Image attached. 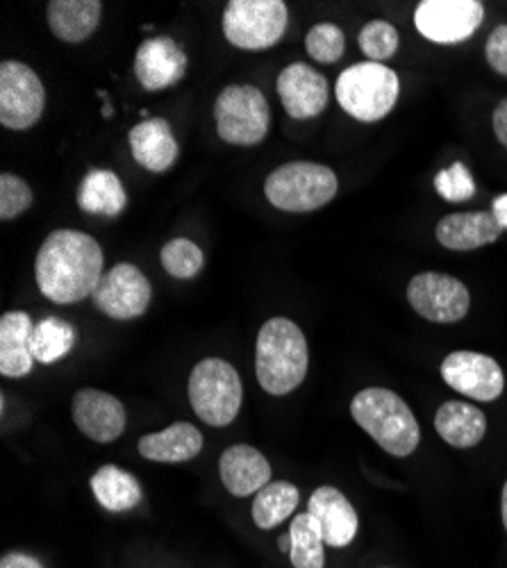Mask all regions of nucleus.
Returning <instances> with one entry per match:
<instances>
[{"instance_id": "obj_1", "label": "nucleus", "mask_w": 507, "mask_h": 568, "mask_svg": "<svg viewBox=\"0 0 507 568\" xmlns=\"http://www.w3.org/2000/svg\"><path fill=\"white\" fill-rule=\"evenodd\" d=\"M103 248L78 230H55L41 244L34 262L39 292L55 305H73L94 296L103 280Z\"/></svg>"}, {"instance_id": "obj_2", "label": "nucleus", "mask_w": 507, "mask_h": 568, "mask_svg": "<svg viewBox=\"0 0 507 568\" xmlns=\"http://www.w3.org/2000/svg\"><path fill=\"white\" fill-rule=\"evenodd\" d=\"M310 348L303 329L287 316L268 318L255 342V375L268 396H290L307 377Z\"/></svg>"}, {"instance_id": "obj_3", "label": "nucleus", "mask_w": 507, "mask_h": 568, "mask_svg": "<svg viewBox=\"0 0 507 568\" xmlns=\"http://www.w3.org/2000/svg\"><path fill=\"white\" fill-rule=\"evenodd\" d=\"M351 416L392 457H409L422 444V425L392 389L366 387L351 400Z\"/></svg>"}, {"instance_id": "obj_4", "label": "nucleus", "mask_w": 507, "mask_h": 568, "mask_svg": "<svg viewBox=\"0 0 507 568\" xmlns=\"http://www.w3.org/2000/svg\"><path fill=\"white\" fill-rule=\"evenodd\" d=\"M187 396L203 423L212 428H227L242 412L244 385L233 364L221 357H205L190 373Z\"/></svg>"}, {"instance_id": "obj_5", "label": "nucleus", "mask_w": 507, "mask_h": 568, "mask_svg": "<svg viewBox=\"0 0 507 568\" xmlns=\"http://www.w3.org/2000/svg\"><path fill=\"white\" fill-rule=\"evenodd\" d=\"M339 108L359 123L383 121L396 105L400 80L396 71L378 62L353 64L339 73L337 84Z\"/></svg>"}, {"instance_id": "obj_6", "label": "nucleus", "mask_w": 507, "mask_h": 568, "mask_svg": "<svg viewBox=\"0 0 507 568\" xmlns=\"http://www.w3.org/2000/svg\"><path fill=\"white\" fill-rule=\"evenodd\" d=\"M337 175L316 162H290L268 173L264 182L266 201L283 212L305 214L328 205L337 196Z\"/></svg>"}, {"instance_id": "obj_7", "label": "nucleus", "mask_w": 507, "mask_h": 568, "mask_svg": "<svg viewBox=\"0 0 507 568\" xmlns=\"http://www.w3.org/2000/svg\"><path fill=\"white\" fill-rule=\"evenodd\" d=\"M216 134L233 146H257L271 130V108L253 84H227L214 101Z\"/></svg>"}, {"instance_id": "obj_8", "label": "nucleus", "mask_w": 507, "mask_h": 568, "mask_svg": "<svg viewBox=\"0 0 507 568\" xmlns=\"http://www.w3.org/2000/svg\"><path fill=\"white\" fill-rule=\"evenodd\" d=\"M290 12L283 0H233L223 12V34L242 51H266L287 32Z\"/></svg>"}, {"instance_id": "obj_9", "label": "nucleus", "mask_w": 507, "mask_h": 568, "mask_svg": "<svg viewBox=\"0 0 507 568\" xmlns=\"http://www.w3.org/2000/svg\"><path fill=\"white\" fill-rule=\"evenodd\" d=\"M407 303L422 318L439 325L463 321L471 310V294L463 280L444 273H419L407 284Z\"/></svg>"}, {"instance_id": "obj_10", "label": "nucleus", "mask_w": 507, "mask_h": 568, "mask_svg": "<svg viewBox=\"0 0 507 568\" xmlns=\"http://www.w3.org/2000/svg\"><path fill=\"white\" fill-rule=\"evenodd\" d=\"M485 19L480 0H422L414 10V26L433 43L453 45L478 32Z\"/></svg>"}, {"instance_id": "obj_11", "label": "nucleus", "mask_w": 507, "mask_h": 568, "mask_svg": "<svg viewBox=\"0 0 507 568\" xmlns=\"http://www.w3.org/2000/svg\"><path fill=\"white\" fill-rule=\"evenodd\" d=\"M45 108V89L39 75L23 62L0 64V123L10 130H28L39 123Z\"/></svg>"}, {"instance_id": "obj_12", "label": "nucleus", "mask_w": 507, "mask_h": 568, "mask_svg": "<svg viewBox=\"0 0 507 568\" xmlns=\"http://www.w3.org/2000/svg\"><path fill=\"white\" fill-rule=\"evenodd\" d=\"M444 383L476 403H494L505 392V373L500 364L476 351L448 353L439 368Z\"/></svg>"}, {"instance_id": "obj_13", "label": "nucleus", "mask_w": 507, "mask_h": 568, "mask_svg": "<svg viewBox=\"0 0 507 568\" xmlns=\"http://www.w3.org/2000/svg\"><path fill=\"white\" fill-rule=\"evenodd\" d=\"M91 298L105 316L114 321H132L146 314L153 287L149 277L134 264L121 262L103 275Z\"/></svg>"}, {"instance_id": "obj_14", "label": "nucleus", "mask_w": 507, "mask_h": 568, "mask_svg": "<svg viewBox=\"0 0 507 568\" xmlns=\"http://www.w3.org/2000/svg\"><path fill=\"white\" fill-rule=\"evenodd\" d=\"M71 416L75 428L97 444H114L123 437L128 425V412L123 403L101 389H80L71 400Z\"/></svg>"}, {"instance_id": "obj_15", "label": "nucleus", "mask_w": 507, "mask_h": 568, "mask_svg": "<svg viewBox=\"0 0 507 568\" xmlns=\"http://www.w3.org/2000/svg\"><path fill=\"white\" fill-rule=\"evenodd\" d=\"M275 89H278L281 103L292 119H314L328 108V80L303 62L285 67Z\"/></svg>"}, {"instance_id": "obj_16", "label": "nucleus", "mask_w": 507, "mask_h": 568, "mask_svg": "<svg viewBox=\"0 0 507 568\" xmlns=\"http://www.w3.org/2000/svg\"><path fill=\"white\" fill-rule=\"evenodd\" d=\"M187 55L171 37H153L134 53V75L146 91H162L178 84L187 73Z\"/></svg>"}, {"instance_id": "obj_17", "label": "nucleus", "mask_w": 507, "mask_h": 568, "mask_svg": "<svg viewBox=\"0 0 507 568\" xmlns=\"http://www.w3.org/2000/svg\"><path fill=\"white\" fill-rule=\"evenodd\" d=\"M219 478L230 496L251 498L273 483V468L255 446L235 444L219 457Z\"/></svg>"}, {"instance_id": "obj_18", "label": "nucleus", "mask_w": 507, "mask_h": 568, "mask_svg": "<svg viewBox=\"0 0 507 568\" xmlns=\"http://www.w3.org/2000/svg\"><path fill=\"white\" fill-rule=\"evenodd\" d=\"M324 532L328 548H348L359 532V514L337 487H318L307 498V509Z\"/></svg>"}, {"instance_id": "obj_19", "label": "nucleus", "mask_w": 507, "mask_h": 568, "mask_svg": "<svg viewBox=\"0 0 507 568\" xmlns=\"http://www.w3.org/2000/svg\"><path fill=\"white\" fill-rule=\"evenodd\" d=\"M203 433L190 420H175L160 433L144 435L136 442V453L155 464H184L203 453Z\"/></svg>"}, {"instance_id": "obj_20", "label": "nucleus", "mask_w": 507, "mask_h": 568, "mask_svg": "<svg viewBox=\"0 0 507 568\" xmlns=\"http://www.w3.org/2000/svg\"><path fill=\"white\" fill-rule=\"evenodd\" d=\"M128 141L134 162L151 173L169 171L180 153L169 121L160 116L136 123L130 130Z\"/></svg>"}, {"instance_id": "obj_21", "label": "nucleus", "mask_w": 507, "mask_h": 568, "mask_svg": "<svg viewBox=\"0 0 507 568\" xmlns=\"http://www.w3.org/2000/svg\"><path fill=\"white\" fill-rule=\"evenodd\" d=\"M435 236L444 248L465 253L494 244L500 236V225L491 212H457L437 223Z\"/></svg>"}, {"instance_id": "obj_22", "label": "nucleus", "mask_w": 507, "mask_h": 568, "mask_svg": "<svg viewBox=\"0 0 507 568\" xmlns=\"http://www.w3.org/2000/svg\"><path fill=\"white\" fill-rule=\"evenodd\" d=\"M437 435L453 448H476L487 435V416L467 400H446L435 414Z\"/></svg>"}, {"instance_id": "obj_23", "label": "nucleus", "mask_w": 507, "mask_h": 568, "mask_svg": "<svg viewBox=\"0 0 507 568\" xmlns=\"http://www.w3.org/2000/svg\"><path fill=\"white\" fill-rule=\"evenodd\" d=\"M34 323L26 312H6L0 318V375L26 377L34 371V357L30 351Z\"/></svg>"}, {"instance_id": "obj_24", "label": "nucleus", "mask_w": 507, "mask_h": 568, "mask_svg": "<svg viewBox=\"0 0 507 568\" xmlns=\"http://www.w3.org/2000/svg\"><path fill=\"white\" fill-rule=\"evenodd\" d=\"M89 489L94 494L97 503L110 514H125L142 505L144 487L130 470L105 464L89 480Z\"/></svg>"}, {"instance_id": "obj_25", "label": "nucleus", "mask_w": 507, "mask_h": 568, "mask_svg": "<svg viewBox=\"0 0 507 568\" xmlns=\"http://www.w3.org/2000/svg\"><path fill=\"white\" fill-rule=\"evenodd\" d=\"M101 14L103 6L99 0H53L45 8L51 32L67 43H80L94 34Z\"/></svg>"}, {"instance_id": "obj_26", "label": "nucleus", "mask_w": 507, "mask_h": 568, "mask_svg": "<svg viewBox=\"0 0 507 568\" xmlns=\"http://www.w3.org/2000/svg\"><path fill=\"white\" fill-rule=\"evenodd\" d=\"M78 205L84 214H97L114 219L128 205L125 186L119 175L110 169L89 171L78 189Z\"/></svg>"}, {"instance_id": "obj_27", "label": "nucleus", "mask_w": 507, "mask_h": 568, "mask_svg": "<svg viewBox=\"0 0 507 568\" xmlns=\"http://www.w3.org/2000/svg\"><path fill=\"white\" fill-rule=\"evenodd\" d=\"M301 491L290 480H273L253 496L251 518L257 530H275L296 516Z\"/></svg>"}, {"instance_id": "obj_28", "label": "nucleus", "mask_w": 507, "mask_h": 568, "mask_svg": "<svg viewBox=\"0 0 507 568\" xmlns=\"http://www.w3.org/2000/svg\"><path fill=\"white\" fill-rule=\"evenodd\" d=\"M290 564L292 568H326V539L310 511H301L290 520Z\"/></svg>"}, {"instance_id": "obj_29", "label": "nucleus", "mask_w": 507, "mask_h": 568, "mask_svg": "<svg viewBox=\"0 0 507 568\" xmlns=\"http://www.w3.org/2000/svg\"><path fill=\"white\" fill-rule=\"evenodd\" d=\"M75 346V327L58 316H49L34 323L30 351L34 362L39 364H55L64 359Z\"/></svg>"}, {"instance_id": "obj_30", "label": "nucleus", "mask_w": 507, "mask_h": 568, "mask_svg": "<svg viewBox=\"0 0 507 568\" xmlns=\"http://www.w3.org/2000/svg\"><path fill=\"white\" fill-rule=\"evenodd\" d=\"M160 262L169 275L178 280H192L203 271L205 255L194 242L180 236V240H171L169 244H164V248L160 251Z\"/></svg>"}, {"instance_id": "obj_31", "label": "nucleus", "mask_w": 507, "mask_h": 568, "mask_svg": "<svg viewBox=\"0 0 507 568\" xmlns=\"http://www.w3.org/2000/svg\"><path fill=\"white\" fill-rule=\"evenodd\" d=\"M357 43H359V51L372 60L383 64L385 60L394 58L398 45H400V37L396 26H392L389 21H368L359 34H357Z\"/></svg>"}, {"instance_id": "obj_32", "label": "nucleus", "mask_w": 507, "mask_h": 568, "mask_svg": "<svg viewBox=\"0 0 507 568\" xmlns=\"http://www.w3.org/2000/svg\"><path fill=\"white\" fill-rule=\"evenodd\" d=\"M307 55L321 64H335L346 53V37L335 23H316L305 37Z\"/></svg>"}, {"instance_id": "obj_33", "label": "nucleus", "mask_w": 507, "mask_h": 568, "mask_svg": "<svg viewBox=\"0 0 507 568\" xmlns=\"http://www.w3.org/2000/svg\"><path fill=\"white\" fill-rule=\"evenodd\" d=\"M435 189L448 203H467L476 196V182L471 178V171L463 162H455L448 169L439 171L435 175Z\"/></svg>"}, {"instance_id": "obj_34", "label": "nucleus", "mask_w": 507, "mask_h": 568, "mask_svg": "<svg viewBox=\"0 0 507 568\" xmlns=\"http://www.w3.org/2000/svg\"><path fill=\"white\" fill-rule=\"evenodd\" d=\"M34 194L26 180L14 173L0 175V219L12 221L32 207Z\"/></svg>"}, {"instance_id": "obj_35", "label": "nucleus", "mask_w": 507, "mask_h": 568, "mask_svg": "<svg viewBox=\"0 0 507 568\" xmlns=\"http://www.w3.org/2000/svg\"><path fill=\"white\" fill-rule=\"evenodd\" d=\"M485 58L489 67L507 78V26H498L485 45Z\"/></svg>"}, {"instance_id": "obj_36", "label": "nucleus", "mask_w": 507, "mask_h": 568, "mask_svg": "<svg viewBox=\"0 0 507 568\" xmlns=\"http://www.w3.org/2000/svg\"><path fill=\"white\" fill-rule=\"evenodd\" d=\"M0 568H45L43 561L23 550H10L0 557Z\"/></svg>"}, {"instance_id": "obj_37", "label": "nucleus", "mask_w": 507, "mask_h": 568, "mask_svg": "<svg viewBox=\"0 0 507 568\" xmlns=\"http://www.w3.org/2000/svg\"><path fill=\"white\" fill-rule=\"evenodd\" d=\"M491 123H494V134H496V139L507 149V99H503V101L496 105Z\"/></svg>"}, {"instance_id": "obj_38", "label": "nucleus", "mask_w": 507, "mask_h": 568, "mask_svg": "<svg viewBox=\"0 0 507 568\" xmlns=\"http://www.w3.org/2000/svg\"><path fill=\"white\" fill-rule=\"evenodd\" d=\"M491 214H494L496 223L500 225V230H507V194L494 199V203H491Z\"/></svg>"}, {"instance_id": "obj_39", "label": "nucleus", "mask_w": 507, "mask_h": 568, "mask_svg": "<svg viewBox=\"0 0 507 568\" xmlns=\"http://www.w3.org/2000/svg\"><path fill=\"white\" fill-rule=\"evenodd\" d=\"M500 520H503V528H505V535H507V480H505L503 491H500Z\"/></svg>"}, {"instance_id": "obj_40", "label": "nucleus", "mask_w": 507, "mask_h": 568, "mask_svg": "<svg viewBox=\"0 0 507 568\" xmlns=\"http://www.w3.org/2000/svg\"><path fill=\"white\" fill-rule=\"evenodd\" d=\"M278 548H281L283 555H290V535H283V537L278 539Z\"/></svg>"}, {"instance_id": "obj_41", "label": "nucleus", "mask_w": 507, "mask_h": 568, "mask_svg": "<svg viewBox=\"0 0 507 568\" xmlns=\"http://www.w3.org/2000/svg\"><path fill=\"white\" fill-rule=\"evenodd\" d=\"M378 568H392V566H378Z\"/></svg>"}]
</instances>
